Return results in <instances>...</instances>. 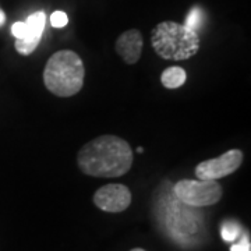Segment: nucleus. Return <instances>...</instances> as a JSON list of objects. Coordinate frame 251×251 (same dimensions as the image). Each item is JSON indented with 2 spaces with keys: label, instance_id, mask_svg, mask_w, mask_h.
Returning <instances> with one entry per match:
<instances>
[{
  "label": "nucleus",
  "instance_id": "11",
  "mask_svg": "<svg viewBox=\"0 0 251 251\" xmlns=\"http://www.w3.org/2000/svg\"><path fill=\"white\" fill-rule=\"evenodd\" d=\"M201 24H202V11H201V9L200 7L191 9V11L188 13V17L186 18L184 25L197 32V29L201 27Z\"/></svg>",
  "mask_w": 251,
  "mask_h": 251
},
{
  "label": "nucleus",
  "instance_id": "14",
  "mask_svg": "<svg viewBox=\"0 0 251 251\" xmlns=\"http://www.w3.org/2000/svg\"><path fill=\"white\" fill-rule=\"evenodd\" d=\"M230 251H251V244L249 237L247 236H243L240 242L236 243V244H233L230 247Z\"/></svg>",
  "mask_w": 251,
  "mask_h": 251
},
{
  "label": "nucleus",
  "instance_id": "8",
  "mask_svg": "<svg viewBox=\"0 0 251 251\" xmlns=\"http://www.w3.org/2000/svg\"><path fill=\"white\" fill-rule=\"evenodd\" d=\"M116 52L127 64H135L140 60L144 48L143 34L138 29H128L117 38Z\"/></svg>",
  "mask_w": 251,
  "mask_h": 251
},
{
  "label": "nucleus",
  "instance_id": "7",
  "mask_svg": "<svg viewBox=\"0 0 251 251\" xmlns=\"http://www.w3.org/2000/svg\"><path fill=\"white\" fill-rule=\"evenodd\" d=\"M27 25V35L23 39H16L14 46L18 53L28 56L35 50L45 31L46 14L44 11H36L24 21Z\"/></svg>",
  "mask_w": 251,
  "mask_h": 251
},
{
  "label": "nucleus",
  "instance_id": "1",
  "mask_svg": "<svg viewBox=\"0 0 251 251\" xmlns=\"http://www.w3.org/2000/svg\"><path fill=\"white\" fill-rule=\"evenodd\" d=\"M130 144L117 135H100L87 143L77 155L82 173L94 177H119L133 166Z\"/></svg>",
  "mask_w": 251,
  "mask_h": 251
},
{
  "label": "nucleus",
  "instance_id": "13",
  "mask_svg": "<svg viewBox=\"0 0 251 251\" xmlns=\"http://www.w3.org/2000/svg\"><path fill=\"white\" fill-rule=\"evenodd\" d=\"M11 34L16 39H23L27 35V25L24 21H17L11 25Z\"/></svg>",
  "mask_w": 251,
  "mask_h": 251
},
{
  "label": "nucleus",
  "instance_id": "4",
  "mask_svg": "<svg viewBox=\"0 0 251 251\" xmlns=\"http://www.w3.org/2000/svg\"><path fill=\"white\" fill-rule=\"evenodd\" d=\"M173 193L179 201L193 208L214 205L222 198V187L216 180H180Z\"/></svg>",
  "mask_w": 251,
  "mask_h": 251
},
{
  "label": "nucleus",
  "instance_id": "6",
  "mask_svg": "<svg viewBox=\"0 0 251 251\" xmlns=\"http://www.w3.org/2000/svg\"><path fill=\"white\" fill-rule=\"evenodd\" d=\"M94 204L105 212H123L131 204V191L120 183L106 184L95 191Z\"/></svg>",
  "mask_w": 251,
  "mask_h": 251
},
{
  "label": "nucleus",
  "instance_id": "3",
  "mask_svg": "<svg viewBox=\"0 0 251 251\" xmlns=\"http://www.w3.org/2000/svg\"><path fill=\"white\" fill-rule=\"evenodd\" d=\"M151 44L165 60H187L197 54L200 36L196 31L175 21H163L152 29Z\"/></svg>",
  "mask_w": 251,
  "mask_h": 251
},
{
  "label": "nucleus",
  "instance_id": "12",
  "mask_svg": "<svg viewBox=\"0 0 251 251\" xmlns=\"http://www.w3.org/2000/svg\"><path fill=\"white\" fill-rule=\"evenodd\" d=\"M50 24L54 28H63L69 24V17L64 11H54L50 16Z\"/></svg>",
  "mask_w": 251,
  "mask_h": 251
},
{
  "label": "nucleus",
  "instance_id": "5",
  "mask_svg": "<svg viewBox=\"0 0 251 251\" xmlns=\"http://www.w3.org/2000/svg\"><path fill=\"white\" fill-rule=\"evenodd\" d=\"M243 152L240 150H229L224 155L198 163L196 176L198 180H218L232 175L240 168Z\"/></svg>",
  "mask_w": 251,
  "mask_h": 251
},
{
  "label": "nucleus",
  "instance_id": "10",
  "mask_svg": "<svg viewBox=\"0 0 251 251\" xmlns=\"http://www.w3.org/2000/svg\"><path fill=\"white\" fill-rule=\"evenodd\" d=\"M242 230H240V226L236 224V222H226L222 225V229H221V236L225 242L232 243L234 240H237V237L240 236Z\"/></svg>",
  "mask_w": 251,
  "mask_h": 251
},
{
  "label": "nucleus",
  "instance_id": "16",
  "mask_svg": "<svg viewBox=\"0 0 251 251\" xmlns=\"http://www.w3.org/2000/svg\"><path fill=\"white\" fill-rule=\"evenodd\" d=\"M137 152H138V153H143V152H144L143 147H138V148H137Z\"/></svg>",
  "mask_w": 251,
  "mask_h": 251
},
{
  "label": "nucleus",
  "instance_id": "9",
  "mask_svg": "<svg viewBox=\"0 0 251 251\" xmlns=\"http://www.w3.org/2000/svg\"><path fill=\"white\" fill-rule=\"evenodd\" d=\"M187 80V73L184 69H181L179 66H172L168 67L165 72L162 73L161 82L165 88L169 90H176L180 88Z\"/></svg>",
  "mask_w": 251,
  "mask_h": 251
},
{
  "label": "nucleus",
  "instance_id": "2",
  "mask_svg": "<svg viewBox=\"0 0 251 251\" xmlns=\"http://www.w3.org/2000/svg\"><path fill=\"white\" fill-rule=\"evenodd\" d=\"M85 69L75 52L63 49L53 53L44 70L45 87L56 97L69 98L78 94L84 85Z\"/></svg>",
  "mask_w": 251,
  "mask_h": 251
},
{
  "label": "nucleus",
  "instance_id": "15",
  "mask_svg": "<svg viewBox=\"0 0 251 251\" xmlns=\"http://www.w3.org/2000/svg\"><path fill=\"white\" fill-rule=\"evenodd\" d=\"M4 23H6V14H4V11L0 9V27H3L4 25Z\"/></svg>",
  "mask_w": 251,
  "mask_h": 251
},
{
  "label": "nucleus",
  "instance_id": "17",
  "mask_svg": "<svg viewBox=\"0 0 251 251\" xmlns=\"http://www.w3.org/2000/svg\"><path fill=\"white\" fill-rule=\"evenodd\" d=\"M131 251H145V250H143V249H133Z\"/></svg>",
  "mask_w": 251,
  "mask_h": 251
}]
</instances>
